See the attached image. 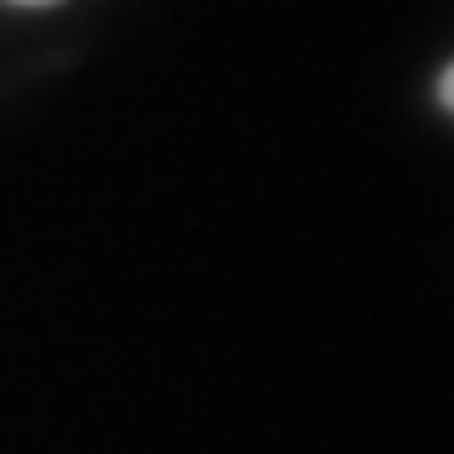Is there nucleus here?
Segmentation results:
<instances>
[{"label":"nucleus","instance_id":"1","mask_svg":"<svg viewBox=\"0 0 454 454\" xmlns=\"http://www.w3.org/2000/svg\"><path fill=\"white\" fill-rule=\"evenodd\" d=\"M438 99H443V110H454V67L438 77Z\"/></svg>","mask_w":454,"mask_h":454},{"label":"nucleus","instance_id":"2","mask_svg":"<svg viewBox=\"0 0 454 454\" xmlns=\"http://www.w3.org/2000/svg\"><path fill=\"white\" fill-rule=\"evenodd\" d=\"M17 6H55V0H17Z\"/></svg>","mask_w":454,"mask_h":454}]
</instances>
